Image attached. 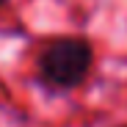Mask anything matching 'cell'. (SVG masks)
I'll return each instance as SVG.
<instances>
[{
  "instance_id": "6da1fadb",
  "label": "cell",
  "mask_w": 127,
  "mask_h": 127,
  "mask_svg": "<svg viewBox=\"0 0 127 127\" xmlns=\"http://www.w3.org/2000/svg\"><path fill=\"white\" fill-rule=\"evenodd\" d=\"M94 47L86 36H58L36 58V77L47 91H75L89 80Z\"/></svg>"
},
{
  "instance_id": "7a4b0ae2",
  "label": "cell",
  "mask_w": 127,
  "mask_h": 127,
  "mask_svg": "<svg viewBox=\"0 0 127 127\" xmlns=\"http://www.w3.org/2000/svg\"><path fill=\"white\" fill-rule=\"evenodd\" d=\"M3 3H6V0H0V6H3Z\"/></svg>"
},
{
  "instance_id": "3957f363",
  "label": "cell",
  "mask_w": 127,
  "mask_h": 127,
  "mask_svg": "<svg viewBox=\"0 0 127 127\" xmlns=\"http://www.w3.org/2000/svg\"><path fill=\"white\" fill-rule=\"evenodd\" d=\"M122 127H127V124H122Z\"/></svg>"
}]
</instances>
